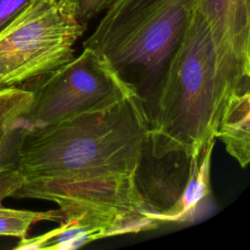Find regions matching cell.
I'll return each instance as SVG.
<instances>
[{"label": "cell", "instance_id": "1", "mask_svg": "<svg viewBox=\"0 0 250 250\" xmlns=\"http://www.w3.org/2000/svg\"><path fill=\"white\" fill-rule=\"evenodd\" d=\"M148 122L137 96L100 111L31 129L19 169L23 185L15 197L58 204L62 221L98 214L121 221L134 233L159 225L147 218L134 176Z\"/></svg>", "mask_w": 250, "mask_h": 250}, {"label": "cell", "instance_id": "2", "mask_svg": "<svg viewBox=\"0 0 250 250\" xmlns=\"http://www.w3.org/2000/svg\"><path fill=\"white\" fill-rule=\"evenodd\" d=\"M250 86L219 52L197 5L170 62L151 115L148 144L154 155L183 149L196 155L210 142L229 95Z\"/></svg>", "mask_w": 250, "mask_h": 250}, {"label": "cell", "instance_id": "3", "mask_svg": "<svg viewBox=\"0 0 250 250\" xmlns=\"http://www.w3.org/2000/svg\"><path fill=\"white\" fill-rule=\"evenodd\" d=\"M196 1L162 0L113 27L93 31L83 43L135 91L147 122Z\"/></svg>", "mask_w": 250, "mask_h": 250}, {"label": "cell", "instance_id": "4", "mask_svg": "<svg viewBox=\"0 0 250 250\" xmlns=\"http://www.w3.org/2000/svg\"><path fill=\"white\" fill-rule=\"evenodd\" d=\"M33 94L25 117L32 129L110 108L137 96L109 62L90 48L78 57L26 83Z\"/></svg>", "mask_w": 250, "mask_h": 250}, {"label": "cell", "instance_id": "5", "mask_svg": "<svg viewBox=\"0 0 250 250\" xmlns=\"http://www.w3.org/2000/svg\"><path fill=\"white\" fill-rule=\"evenodd\" d=\"M85 28L51 0H32L0 30V88L26 84L70 61Z\"/></svg>", "mask_w": 250, "mask_h": 250}, {"label": "cell", "instance_id": "6", "mask_svg": "<svg viewBox=\"0 0 250 250\" xmlns=\"http://www.w3.org/2000/svg\"><path fill=\"white\" fill-rule=\"evenodd\" d=\"M215 143H208L196 155L183 149L154 155L147 135L134 176L147 218L159 225L188 222L194 217L211 191L210 167Z\"/></svg>", "mask_w": 250, "mask_h": 250}, {"label": "cell", "instance_id": "7", "mask_svg": "<svg viewBox=\"0 0 250 250\" xmlns=\"http://www.w3.org/2000/svg\"><path fill=\"white\" fill-rule=\"evenodd\" d=\"M223 57L250 75V0H197Z\"/></svg>", "mask_w": 250, "mask_h": 250}, {"label": "cell", "instance_id": "8", "mask_svg": "<svg viewBox=\"0 0 250 250\" xmlns=\"http://www.w3.org/2000/svg\"><path fill=\"white\" fill-rule=\"evenodd\" d=\"M60 226L43 234L24 237L15 249H75L98 239L133 233L129 226L98 214H81L61 221Z\"/></svg>", "mask_w": 250, "mask_h": 250}, {"label": "cell", "instance_id": "9", "mask_svg": "<svg viewBox=\"0 0 250 250\" xmlns=\"http://www.w3.org/2000/svg\"><path fill=\"white\" fill-rule=\"evenodd\" d=\"M244 168L250 161V86L232 92L222 111L216 139Z\"/></svg>", "mask_w": 250, "mask_h": 250}, {"label": "cell", "instance_id": "10", "mask_svg": "<svg viewBox=\"0 0 250 250\" xmlns=\"http://www.w3.org/2000/svg\"><path fill=\"white\" fill-rule=\"evenodd\" d=\"M62 217L58 210L36 212L7 208L0 213V236H12L22 239L27 236L30 227L41 221L60 223Z\"/></svg>", "mask_w": 250, "mask_h": 250}, {"label": "cell", "instance_id": "11", "mask_svg": "<svg viewBox=\"0 0 250 250\" xmlns=\"http://www.w3.org/2000/svg\"><path fill=\"white\" fill-rule=\"evenodd\" d=\"M31 129L25 115L16 118L0 129V171L19 168L21 148Z\"/></svg>", "mask_w": 250, "mask_h": 250}, {"label": "cell", "instance_id": "12", "mask_svg": "<svg viewBox=\"0 0 250 250\" xmlns=\"http://www.w3.org/2000/svg\"><path fill=\"white\" fill-rule=\"evenodd\" d=\"M32 99V92L23 86L0 88V129L25 115Z\"/></svg>", "mask_w": 250, "mask_h": 250}, {"label": "cell", "instance_id": "13", "mask_svg": "<svg viewBox=\"0 0 250 250\" xmlns=\"http://www.w3.org/2000/svg\"><path fill=\"white\" fill-rule=\"evenodd\" d=\"M162 0H116L99 21L95 31L113 27L155 6Z\"/></svg>", "mask_w": 250, "mask_h": 250}, {"label": "cell", "instance_id": "14", "mask_svg": "<svg viewBox=\"0 0 250 250\" xmlns=\"http://www.w3.org/2000/svg\"><path fill=\"white\" fill-rule=\"evenodd\" d=\"M23 176L19 168H11L0 171V207L7 197L15 196L23 185Z\"/></svg>", "mask_w": 250, "mask_h": 250}, {"label": "cell", "instance_id": "15", "mask_svg": "<svg viewBox=\"0 0 250 250\" xmlns=\"http://www.w3.org/2000/svg\"><path fill=\"white\" fill-rule=\"evenodd\" d=\"M116 0H80L76 18L84 25H86L93 18L104 13Z\"/></svg>", "mask_w": 250, "mask_h": 250}, {"label": "cell", "instance_id": "16", "mask_svg": "<svg viewBox=\"0 0 250 250\" xmlns=\"http://www.w3.org/2000/svg\"><path fill=\"white\" fill-rule=\"evenodd\" d=\"M32 0H0V30L20 15Z\"/></svg>", "mask_w": 250, "mask_h": 250}, {"label": "cell", "instance_id": "17", "mask_svg": "<svg viewBox=\"0 0 250 250\" xmlns=\"http://www.w3.org/2000/svg\"><path fill=\"white\" fill-rule=\"evenodd\" d=\"M51 1L55 3L59 8L63 10L64 12L72 14L76 17L80 0H51Z\"/></svg>", "mask_w": 250, "mask_h": 250}, {"label": "cell", "instance_id": "18", "mask_svg": "<svg viewBox=\"0 0 250 250\" xmlns=\"http://www.w3.org/2000/svg\"><path fill=\"white\" fill-rule=\"evenodd\" d=\"M6 209H7V207H5V206H3V207H0V213L4 212Z\"/></svg>", "mask_w": 250, "mask_h": 250}]
</instances>
